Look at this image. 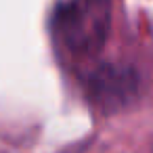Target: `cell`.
<instances>
[]
</instances>
